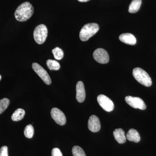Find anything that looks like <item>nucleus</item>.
Segmentation results:
<instances>
[{"label": "nucleus", "instance_id": "nucleus-1", "mask_svg": "<svg viewBox=\"0 0 156 156\" xmlns=\"http://www.w3.org/2000/svg\"><path fill=\"white\" fill-rule=\"evenodd\" d=\"M34 12V9L32 5L29 2H25L17 8L14 13V16L18 21L24 22L32 17Z\"/></svg>", "mask_w": 156, "mask_h": 156}, {"label": "nucleus", "instance_id": "nucleus-5", "mask_svg": "<svg viewBox=\"0 0 156 156\" xmlns=\"http://www.w3.org/2000/svg\"><path fill=\"white\" fill-rule=\"evenodd\" d=\"M32 68L36 73L47 85H50L51 83V80L50 76L46 70L38 63L34 62L32 64Z\"/></svg>", "mask_w": 156, "mask_h": 156}, {"label": "nucleus", "instance_id": "nucleus-7", "mask_svg": "<svg viewBox=\"0 0 156 156\" xmlns=\"http://www.w3.org/2000/svg\"><path fill=\"white\" fill-rule=\"evenodd\" d=\"M125 100L128 104L135 108L144 110L146 108V105L144 101L139 97H134L131 96H126Z\"/></svg>", "mask_w": 156, "mask_h": 156}, {"label": "nucleus", "instance_id": "nucleus-23", "mask_svg": "<svg viewBox=\"0 0 156 156\" xmlns=\"http://www.w3.org/2000/svg\"><path fill=\"white\" fill-rule=\"evenodd\" d=\"M52 156H63L61 151L58 148H54L52 151Z\"/></svg>", "mask_w": 156, "mask_h": 156}, {"label": "nucleus", "instance_id": "nucleus-8", "mask_svg": "<svg viewBox=\"0 0 156 156\" xmlns=\"http://www.w3.org/2000/svg\"><path fill=\"white\" fill-rule=\"evenodd\" d=\"M93 56L95 61L101 64L108 63L109 60L107 52L102 48L96 49L93 53Z\"/></svg>", "mask_w": 156, "mask_h": 156}, {"label": "nucleus", "instance_id": "nucleus-2", "mask_svg": "<svg viewBox=\"0 0 156 156\" xmlns=\"http://www.w3.org/2000/svg\"><path fill=\"white\" fill-rule=\"evenodd\" d=\"M99 29V26L97 23H89L86 24L83 27L80 32V39L83 41H88L98 31Z\"/></svg>", "mask_w": 156, "mask_h": 156}, {"label": "nucleus", "instance_id": "nucleus-15", "mask_svg": "<svg viewBox=\"0 0 156 156\" xmlns=\"http://www.w3.org/2000/svg\"><path fill=\"white\" fill-rule=\"evenodd\" d=\"M141 3V0H133L129 5L128 11L130 13H136L139 11Z\"/></svg>", "mask_w": 156, "mask_h": 156}, {"label": "nucleus", "instance_id": "nucleus-21", "mask_svg": "<svg viewBox=\"0 0 156 156\" xmlns=\"http://www.w3.org/2000/svg\"><path fill=\"white\" fill-rule=\"evenodd\" d=\"M72 153L73 156H86L83 150L78 146L73 147Z\"/></svg>", "mask_w": 156, "mask_h": 156}, {"label": "nucleus", "instance_id": "nucleus-13", "mask_svg": "<svg viewBox=\"0 0 156 156\" xmlns=\"http://www.w3.org/2000/svg\"><path fill=\"white\" fill-rule=\"evenodd\" d=\"M113 135L117 142L120 144L125 143L126 142L127 138L125 135V131L122 128L116 129L114 131Z\"/></svg>", "mask_w": 156, "mask_h": 156}, {"label": "nucleus", "instance_id": "nucleus-24", "mask_svg": "<svg viewBox=\"0 0 156 156\" xmlns=\"http://www.w3.org/2000/svg\"><path fill=\"white\" fill-rule=\"evenodd\" d=\"M79 2H88V1H90V0H78Z\"/></svg>", "mask_w": 156, "mask_h": 156}, {"label": "nucleus", "instance_id": "nucleus-3", "mask_svg": "<svg viewBox=\"0 0 156 156\" xmlns=\"http://www.w3.org/2000/svg\"><path fill=\"white\" fill-rule=\"evenodd\" d=\"M134 78L140 83L147 87H151L152 85L151 79L148 74L140 68H135L133 70Z\"/></svg>", "mask_w": 156, "mask_h": 156}, {"label": "nucleus", "instance_id": "nucleus-20", "mask_svg": "<svg viewBox=\"0 0 156 156\" xmlns=\"http://www.w3.org/2000/svg\"><path fill=\"white\" fill-rule=\"evenodd\" d=\"M52 53L53 54L54 58L57 60H60L63 57L64 53L63 51L60 48L56 47L52 50Z\"/></svg>", "mask_w": 156, "mask_h": 156}, {"label": "nucleus", "instance_id": "nucleus-4", "mask_svg": "<svg viewBox=\"0 0 156 156\" xmlns=\"http://www.w3.org/2000/svg\"><path fill=\"white\" fill-rule=\"evenodd\" d=\"M48 35V30L44 24L36 27L34 32V37L37 44H41L44 43Z\"/></svg>", "mask_w": 156, "mask_h": 156}, {"label": "nucleus", "instance_id": "nucleus-14", "mask_svg": "<svg viewBox=\"0 0 156 156\" xmlns=\"http://www.w3.org/2000/svg\"><path fill=\"white\" fill-rule=\"evenodd\" d=\"M126 138L129 141L135 143L139 142L140 140V137L138 131L134 129H131L128 131Z\"/></svg>", "mask_w": 156, "mask_h": 156}, {"label": "nucleus", "instance_id": "nucleus-17", "mask_svg": "<svg viewBox=\"0 0 156 156\" xmlns=\"http://www.w3.org/2000/svg\"><path fill=\"white\" fill-rule=\"evenodd\" d=\"M47 66L51 70H58L60 68V66L58 62L52 59H48L47 61Z\"/></svg>", "mask_w": 156, "mask_h": 156}, {"label": "nucleus", "instance_id": "nucleus-19", "mask_svg": "<svg viewBox=\"0 0 156 156\" xmlns=\"http://www.w3.org/2000/svg\"><path fill=\"white\" fill-rule=\"evenodd\" d=\"M34 130L32 125H28L25 127L24 134L26 137L28 138H31L34 136Z\"/></svg>", "mask_w": 156, "mask_h": 156}, {"label": "nucleus", "instance_id": "nucleus-11", "mask_svg": "<svg viewBox=\"0 0 156 156\" xmlns=\"http://www.w3.org/2000/svg\"><path fill=\"white\" fill-rule=\"evenodd\" d=\"M76 98L78 102H83L86 98V91L83 83L82 81H79L76 86Z\"/></svg>", "mask_w": 156, "mask_h": 156}, {"label": "nucleus", "instance_id": "nucleus-16", "mask_svg": "<svg viewBox=\"0 0 156 156\" xmlns=\"http://www.w3.org/2000/svg\"><path fill=\"white\" fill-rule=\"evenodd\" d=\"M25 112L24 110L21 108H18L16 110L11 116V119L14 122L20 121L24 118Z\"/></svg>", "mask_w": 156, "mask_h": 156}, {"label": "nucleus", "instance_id": "nucleus-25", "mask_svg": "<svg viewBox=\"0 0 156 156\" xmlns=\"http://www.w3.org/2000/svg\"><path fill=\"white\" fill-rule=\"evenodd\" d=\"M1 79H2V76L0 75V81H1Z\"/></svg>", "mask_w": 156, "mask_h": 156}, {"label": "nucleus", "instance_id": "nucleus-18", "mask_svg": "<svg viewBox=\"0 0 156 156\" xmlns=\"http://www.w3.org/2000/svg\"><path fill=\"white\" fill-rule=\"evenodd\" d=\"M9 104L10 101L8 98H4L0 100V115L6 110Z\"/></svg>", "mask_w": 156, "mask_h": 156}, {"label": "nucleus", "instance_id": "nucleus-12", "mask_svg": "<svg viewBox=\"0 0 156 156\" xmlns=\"http://www.w3.org/2000/svg\"><path fill=\"white\" fill-rule=\"evenodd\" d=\"M120 41L127 44L134 45L136 44V38L132 34H123L119 37Z\"/></svg>", "mask_w": 156, "mask_h": 156}, {"label": "nucleus", "instance_id": "nucleus-6", "mask_svg": "<svg viewBox=\"0 0 156 156\" xmlns=\"http://www.w3.org/2000/svg\"><path fill=\"white\" fill-rule=\"evenodd\" d=\"M97 101L100 106L105 111L111 112L114 108V105L113 101L105 95H98L97 97Z\"/></svg>", "mask_w": 156, "mask_h": 156}, {"label": "nucleus", "instance_id": "nucleus-9", "mask_svg": "<svg viewBox=\"0 0 156 156\" xmlns=\"http://www.w3.org/2000/svg\"><path fill=\"white\" fill-rule=\"evenodd\" d=\"M51 115L55 122L60 126H64L66 123V118L63 112L59 109L54 108L51 111Z\"/></svg>", "mask_w": 156, "mask_h": 156}, {"label": "nucleus", "instance_id": "nucleus-22", "mask_svg": "<svg viewBox=\"0 0 156 156\" xmlns=\"http://www.w3.org/2000/svg\"><path fill=\"white\" fill-rule=\"evenodd\" d=\"M0 156H9L8 147L6 146L2 147L0 149Z\"/></svg>", "mask_w": 156, "mask_h": 156}, {"label": "nucleus", "instance_id": "nucleus-10", "mask_svg": "<svg viewBox=\"0 0 156 156\" xmlns=\"http://www.w3.org/2000/svg\"><path fill=\"white\" fill-rule=\"evenodd\" d=\"M88 126L89 130L92 132L99 131L101 128V124L98 117L95 115L91 116L88 121Z\"/></svg>", "mask_w": 156, "mask_h": 156}]
</instances>
